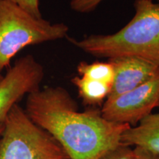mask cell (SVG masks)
I'll use <instances>...</instances> for the list:
<instances>
[{"mask_svg": "<svg viewBox=\"0 0 159 159\" xmlns=\"http://www.w3.org/2000/svg\"><path fill=\"white\" fill-rule=\"evenodd\" d=\"M26 114L54 138L69 159H98L121 143L130 125L107 120L97 109L79 111L61 86L37 89L27 95Z\"/></svg>", "mask_w": 159, "mask_h": 159, "instance_id": "cell-1", "label": "cell"}, {"mask_svg": "<svg viewBox=\"0 0 159 159\" xmlns=\"http://www.w3.org/2000/svg\"><path fill=\"white\" fill-rule=\"evenodd\" d=\"M134 8V18L114 34L91 35L71 43L96 57H139L159 66V2L136 0Z\"/></svg>", "mask_w": 159, "mask_h": 159, "instance_id": "cell-2", "label": "cell"}, {"mask_svg": "<svg viewBox=\"0 0 159 159\" xmlns=\"http://www.w3.org/2000/svg\"><path fill=\"white\" fill-rule=\"evenodd\" d=\"M69 27L36 19L10 0H0V74L25 47L66 36Z\"/></svg>", "mask_w": 159, "mask_h": 159, "instance_id": "cell-3", "label": "cell"}, {"mask_svg": "<svg viewBox=\"0 0 159 159\" xmlns=\"http://www.w3.org/2000/svg\"><path fill=\"white\" fill-rule=\"evenodd\" d=\"M0 159H69L62 147L18 104L4 121Z\"/></svg>", "mask_w": 159, "mask_h": 159, "instance_id": "cell-4", "label": "cell"}, {"mask_svg": "<svg viewBox=\"0 0 159 159\" xmlns=\"http://www.w3.org/2000/svg\"><path fill=\"white\" fill-rule=\"evenodd\" d=\"M159 105V72L148 81L102 104L107 120L136 126Z\"/></svg>", "mask_w": 159, "mask_h": 159, "instance_id": "cell-5", "label": "cell"}, {"mask_svg": "<svg viewBox=\"0 0 159 159\" xmlns=\"http://www.w3.org/2000/svg\"><path fill=\"white\" fill-rule=\"evenodd\" d=\"M43 77V67L33 55L18 60L0 81V123L25 94L40 89Z\"/></svg>", "mask_w": 159, "mask_h": 159, "instance_id": "cell-6", "label": "cell"}, {"mask_svg": "<svg viewBox=\"0 0 159 159\" xmlns=\"http://www.w3.org/2000/svg\"><path fill=\"white\" fill-rule=\"evenodd\" d=\"M114 69V78L107 99H114L143 84L159 72V66L134 57L109 59Z\"/></svg>", "mask_w": 159, "mask_h": 159, "instance_id": "cell-7", "label": "cell"}, {"mask_svg": "<svg viewBox=\"0 0 159 159\" xmlns=\"http://www.w3.org/2000/svg\"><path fill=\"white\" fill-rule=\"evenodd\" d=\"M121 142L159 155V113L150 114L122 134Z\"/></svg>", "mask_w": 159, "mask_h": 159, "instance_id": "cell-8", "label": "cell"}, {"mask_svg": "<svg viewBox=\"0 0 159 159\" xmlns=\"http://www.w3.org/2000/svg\"><path fill=\"white\" fill-rule=\"evenodd\" d=\"M71 81L77 87L83 103L90 106L104 103L112 87L109 83L82 76L73 77Z\"/></svg>", "mask_w": 159, "mask_h": 159, "instance_id": "cell-9", "label": "cell"}, {"mask_svg": "<svg viewBox=\"0 0 159 159\" xmlns=\"http://www.w3.org/2000/svg\"><path fill=\"white\" fill-rule=\"evenodd\" d=\"M77 71L80 76L97 80L112 85L114 78V69L110 61L88 63L80 62Z\"/></svg>", "mask_w": 159, "mask_h": 159, "instance_id": "cell-10", "label": "cell"}, {"mask_svg": "<svg viewBox=\"0 0 159 159\" xmlns=\"http://www.w3.org/2000/svg\"><path fill=\"white\" fill-rule=\"evenodd\" d=\"M134 149L131 146L121 142L116 148L108 151L98 159H133Z\"/></svg>", "mask_w": 159, "mask_h": 159, "instance_id": "cell-11", "label": "cell"}, {"mask_svg": "<svg viewBox=\"0 0 159 159\" xmlns=\"http://www.w3.org/2000/svg\"><path fill=\"white\" fill-rule=\"evenodd\" d=\"M103 0H71L70 7L77 13H87L94 11ZM159 2V0H152Z\"/></svg>", "mask_w": 159, "mask_h": 159, "instance_id": "cell-12", "label": "cell"}, {"mask_svg": "<svg viewBox=\"0 0 159 159\" xmlns=\"http://www.w3.org/2000/svg\"><path fill=\"white\" fill-rule=\"evenodd\" d=\"M10 1L19 6L32 16L36 19H42V16L40 11L39 0H10Z\"/></svg>", "mask_w": 159, "mask_h": 159, "instance_id": "cell-13", "label": "cell"}, {"mask_svg": "<svg viewBox=\"0 0 159 159\" xmlns=\"http://www.w3.org/2000/svg\"><path fill=\"white\" fill-rule=\"evenodd\" d=\"M133 159H159V155L154 153L146 149L135 147L134 148Z\"/></svg>", "mask_w": 159, "mask_h": 159, "instance_id": "cell-14", "label": "cell"}, {"mask_svg": "<svg viewBox=\"0 0 159 159\" xmlns=\"http://www.w3.org/2000/svg\"><path fill=\"white\" fill-rule=\"evenodd\" d=\"M4 129V122L0 123V136H1L2 133Z\"/></svg>", "mask_w": 159, "mask_h": 159, "instance_id": "cell-15", "label": "cell"}, {"mask_svg": "<svg viewBox=\"0 0 159 159\" xmlns=\"http://www.w3.org/2000/svg\"><path fill=\"white\" fill-rule=\"evenodd\" d=\"M2 78H3V76L1 74H0V81L2 80Z\"/></svg>", "mask_w": 159, "mask_h": 159, "instance_id": "cell-16", "label": "cell"}, {"mask_svg": "<svg viewBox=\"0 0 159 159\" xmlns=\"http://www.w3.org/2000/svg\"><path fill=\"white\" fill-rule=\"evenodd\" d=\"M158 107H159V105H158Z\"/></svg>", "mask_w": 159, "mask_h": 159, "instance_id": "cell-17", "label": "cell"}]
</instances>
